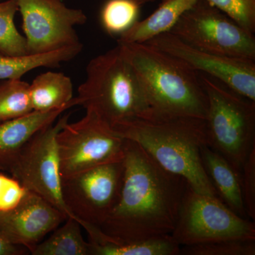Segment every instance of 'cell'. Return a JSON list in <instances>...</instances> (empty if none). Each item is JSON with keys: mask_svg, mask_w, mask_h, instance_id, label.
<instances>
[{"mask_svg": "<svg viewBox=\"0 0 255 255\" xmlns=\"http://www.w3.org/2000/svg\"><path fill=\"white\" fill-rule=\"evenodd\" d=\"M120 197L100 229L114 241L129 243L170 235L187 182L162 168L136 142L126 139Z\"/></svg>", "mask_w": 255, "mask_h": 255, "instance_id": "cell-1", "label": "cell"}, {"mask_svg": "<svg viewBox=\"0 0 255 255\" xmlns=\"http://www.w3.org/2000/svg\"><path fill=\"white\" fill-rule=\"evenodd\" d=\"M111 128L119 136L138 144L162 168L184 178L194 191L217 196L201 160V150L207 145L204 119L150 117Z\"/></svg>", "mask_w": 255, "mask_h": 255, "instance_id": "cell-2", "label": "cell"}, {"mask_svg": "<svg viewBox=\"0 0 255 255\" xmlns=\"http://www.w3.org/2000/svg\"><path fill=\"white\" fill-rule=\"evenodd\" d=\"M136 73L150 109V117H190L205 120L208 98L199 74L147 43L118 41Z\"/></svg>", "mask_w": 255, "mask_h": 255, "instance_id": "cell-3", "label": "cell"}, {"mask_svg": "<svg viewBox=\"0 0 255 255\" xmlns=\"http://www.w3.org/2000/svg\"><path fill=\"white\" fill-rule=\"evenodd\" d=\"M76 98L78 105L110 127L150 117L141 84L118 45L89 62Z\"/></svg>", "mask_w": 255, "mask_h": 255, "instance_id": "cell-4", "label": "cell"}, {"mask_svg": "<svg viewBox=\"0 0 255 255\" xmlns=\"http://www.w3.org/2000/svg\"><path fill=\"white\" fill-rule=\"evenodd\" d=\"M199 77L208 98L207 145L241 172L255 148V102L207 75Z\"/></svg>", "mask_w": 255, "mask_h": 255, "instance_id": "cell-5", "label": "cell"}, {"mask_svg": "<svg viewBox=\"0 0 255 255\" xmlns=\"http://www.w3.org/2000/svg\"><path fill=\"white\" fill-rule=\"evenodd\" d=\"M170 236L180 246L233 240L255 241V226L233 212L218 196L200 194L188 184Z\"/></svg>", "mask_w": 255, "mask_h": 255, "instance_id": "cell-6", "label": "cell"}, {"mask_svg": "<svg viewBox=\"0 0 255 255\" xmlns=\"http://www.w3.org/2000/svg\"><path fill=\"white\" fill-rule=\"evenodd\" d=\"M124 169L122 159L62 179L64 202L90 239L98 234L101 226L118 202Z\"/></svg>", "mask_w": 255, "mask_h": 255, "instance_id": "cell-7", "label": "cell"}, {"mask_svg": "<svg viewBox=\"0 0 255 255\" xmlns=\"http://www.w3.org/2000/svg\"><path fill=\"white\" fill-rule=\"evenodd\" d=\"M169 32L200 49L255 60L254 34L206 0H196Z\"/></svg>", "mask_w": 255, "mask_h": 255, "instance_id": "cell-8", "label": "cell"}, {"mask_svg": "<svg viewBox=\"0 0 255 255\" xmlns=\"http://www.w3.org/2000/svg\"><path fill=\"white\" fill-rule=\"evenodd\" d=\"M126 139L91 112L57 135L61 179L124 157Z\"/></svg>", "mask_w": 255, "mask_h": 255, "instance_id": "cell-9", "label": "cell"}, {"mask_svg": "<svg viewBox=\"0 0 255 255\" xmlns=\"http://www.w3.org/2000/svg\"><path fill=\"white\" fill-rule=\"evenodd\" d=\"M70 114H65L45 127L25 146L10 169L26 190L34 193L50 203L68 218H73L62 194L57 135L69 122Z\"/></svg>", "mask_w": 255, "mask_h": 255, "instance_id": "cell-10", "label": "cell"}, {"mask_svg": "<svg viewBox=\"0 0 255 255\" xmlns=\"http://www.w3.org/2000/svg\"><path fill=\"white\" fill-rule=\"evenodd\" d=\"M28 54H41L81 43L75 27L85 24L81 9L61 0H17Z\"/></svg>", "mask_w": 255, "mask_h": 255, "instance_id": "cell-11", "label": "cell"}, {"mask_svg": "<svg viewBox=\"0 0 255 255\" xmlns=\"http://www.w3.org/2000/svg\"><path fill=\"white\" fill-rule=\"evenodd\" d=\"M145 43L173 57L194 71L203 72L204 75L255 102V60L200 49L169 32L154 37Z\"/></svg>", "mask_w": 255, "mask_h": 255, "instance_id": "cell-12", "label": "cell"}, {"mask_svg": "<svg viewBox=\"0 0 255 255\" xmlns=\"http://www.w3.org/2000/svg\"><path fill=\"white\" fill-rule=\"evenodd\" d=\"M68 218L41 196L26 190L14 208L0 211V234L11 244L31 252Z\"/></svg>", "mask_w": 255, "mask_h": 255, "instance_id": "cell-13", "label": "cell"}, {"mask_svg": "<svg viewBox=\"0 0 255 255\" xmlns=\"http://www.w3.org/2000/svg\"><path fill=\"white\" fill-rule=\"evenodd\" d=\"M69 109L65 107L48 112L33 111L23 117L0 123V170L9 172L32 137L54 123Z\"/></svg>", "mask_w": 255, "mask_h": 255, "instance_id": "cell-14", "label": "cell"}, {"mask_svg": "<svg viewBox=\"0 0 255 255\" xmlns=\"http://www.w3.org/2000/svg\"><path fill=\"white\" fill-rule=\"evenodd\" d=\"M201 160L220 200L238 216L247 219L242 191L241 172L207 145L201 152Z\"/></svg>", "mask_w": 255, "mask_h": 255, "instance_id": "cell-15", "label": "cell"}, {"mask_svg": "<svg viewBox=\"0 0 255 255\" xmlns=\"http://www.w3.org/2000/svg\"><path fill=\"white\" fill-rule=\"evenodd\" d=\"M196 0H162L158 7L145 19L137 21L119 36L124 43H145L170 31L179 18Z\"/></svg>", "mask_w": 255, "mask_h": 255, "instance_id": "cell-16", "label": "cell"}, {"mask_svg": "<svg viewBox=\"0 0 255 255\" xmlns=\"http://www.w3.org/2000/svg\"><path fill=\"white\" fill-rule=\"evenodd\" d=\"M29 94L33 111L48 112L78 105V99L73 97L71 79L62 73L40 74L29 84Z\"/></svg>", "mask_w": 255, "mask_h": 255, "instance_id": "cell-17", "label": "cell"}, {"mask_svg": "<svg viewBox=\"0 0 255 255\" xmlns=\"http://www.w3.org/2000/svg\"><path fill=\"white\" fill-rule=\"evenodd\" d=\"M82 43L41 54L9 56L0 53V81L21 79L25 74L42 68H55L74 59L82 52Z\"/></svg>", "mask_w": 255, "mask_h": 255, "instance_id": "cell-18", "label": "cell"}, {"mask_svg": "<svg viewBox=\"0 0 255 255\" xmlns=\"http://www.w3.org/2000/svg\"><path fill=\"white\" fill-rule=\"evenodd\" d=\"M90 244L91 255H177L181 249L170 235L121 243L113 241L105 234L99 243Z\"/></svg>", "mask_w": 255, "mask_h": 255, "instance_id": "cell-19", "label": "cell"}, {"mask_svg": "<svg viewBox=\"0 0 255 255\" xmlns=\"http://www.w3.org/2000/svg\"><path fill=\"white\" fill-rule=\"evenodd\" d=\"M81 225L68 218L48 239L38 243L30 253L33 255H91V244L82 237Z\"/></svg>", "mask_w": 255, "mask_h": 255, "instance_id": "cell-20", "label": "cell"}, {"mask_svg": "<svg viewBox=\"0 0 255 255\" xmlns=\"http://www.w3.org/2000/svg\"><path fill=\"white\" fill-rule=\"evenodd\" d=\"M29 84L21 79L0 81V123L33 112Z\"/></svg>", "mask_w": 255, "mask_h": 255, "instance_id": "cell-21", "label": "cell"}, {"mask_svg": "<svg viewBox=\"0 0 255 255\" xmlns=\"http://www.w3.org/2000/svg\"><path fill=\"white\" fill-rule=\"evenodd\" d=\"M140 6L135 0H107L101 9L102 27L111 36H120L138 21Z\"/></svg>", "mask_w": 255, "mask_h": 255, "instance_id": "cell-22", "label": "cell"}, {"mask_svg": "<svg viewBox=\"0 0 255 255\" xmlns=\"http://www.w3.org/2000/svg\"><path fill=\"white\" fill-rule=\"evenodd\" d=\"M18 11L17 0L0 1V53L9 56L27 55L25 36L15 26L14 17Z\"/></svg>", "mask_w": 255, "mask_h": 255, "instance_id": "cell-23", "label": "cell"}, {"mask_svg": "<svg viewBox=\"0 0 255 255\" xmlns=\"http://www.w3.org/2000/svg\"><path fill=\"white\" fill-rule=\"evenodd\" d=\"M179 255H255V241L233 240L184 246Z\"/></svg>", "mask_w": 255, "mask_h": 255, "instance_id": "cell-24", "label": "cell"}, {"mask_svg": "<svg viewBox=\"0 0 255 255\" xmlns=\"http://www.w3.org/2000/svg\"><path fill=\"white\" fill-rule=\"evenodd\" d=\"M238 25L254 34L255 0H206Z\"/></svg>", "mask_w": 255, "mask_h": 255, "instance_id": "cell-25", "label": "cell"}, {"mask_svg": "<svg viewBox=\"0 0 255 255\" xmlns=\"http://www.w3.org/2000/svg\"><path fill=\"white\" fill-rule=\"evenodd\" d=\"M243 199L248 217L255 219V148L243 164L241 171Z\"/></svg>", "mask_w": 255, "mask_h": 255, "instance_id": "cell-26", "label": "cell"}, {"mask_svg": "<svg viewBox=\"0 0 255 255\" xmlns=\"http://www.w3.org/2000/svg\"><path fill=\"white\" fill-rule=\"evenodd\" d=\"M26 192V189L14 177L0 173V211L12 209Z\"/></svg>", "mask_w": 255, "mask_h": 255, "instance_id": "cell-27", "label": "cell"}, {"mask_svg": "<svg viewBox=\"0 0 255 255\" xmlns=\"http://www.w3.org/2000/svg\"><path fill=\"white\" fill-rule=\"evenodd\" d=\"M28 251V250L23 247L14 246L9 243L0 234V255H26V252Z\"/></svg>", "mask_w": 255, "mask_h": 255, "instance_id": "cell-28", "label": "cell"}, {"mask_svg": "<svg viewBox=\"0 0 255 255\" xmlns=\"http://www.w3.org/2000/svg\"><path fill=\"white\" fill-rule=\"evenodd\" d=\"M140 5L145 4V3L150 2V1H154V0H135Z\"/></svg>", "mask_w": 255, "mask_h": 255, "instance_id": "cell-29", "label": "cell"}, {"mask_svg": "<svg viewBox=\"0 0 255 255\" xmlns=\"http://www.w3.org/2000/svg\"><path fill=\"white\" fill-rule=\"evenodd\" d=\"M0 1H1V0H0Z\"/></svg>", "mask_w": 255, "mask_h": 255, "instance_id": "cell-30", "label": "cell"}]
</instances>
